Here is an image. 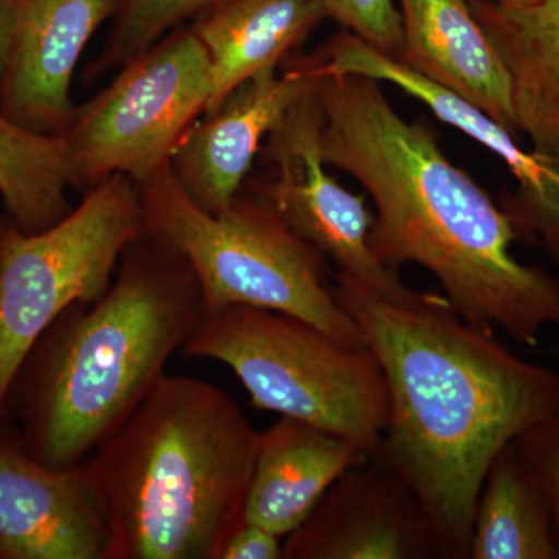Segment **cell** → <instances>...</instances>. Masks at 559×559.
<instances>
[{
  "instance_id": "2",
  "label": "cell",
  "mask_w": 559,
  "mask_h": 559,
  "mask_svg": "<svg viewBox=\"0 0 559 559\" xmlns=\"http://www.w3.org/2000/svg\"><path fill=\"white\" fill-rule=\"evenodd\" d=\"M316 97L323 160L373 201L369 241L381 263L425 267L463 319L525 347L559 330V277L516 259L509 212L448 159L432 131L396 112L381 81L320 75Z\"/></svg>"
},
{
  "instance_id": "25",
  "label": "cell",
  "mask_w": 559,
  "mask_h": 559,
  "mask_svg": "<svg viewBox=\"0 0 559 559\" xmlns=\"http://www.w3.org/2000/svg\"><path fill=\"white\" fill-rule=\"evenodd\" d=\"M14 11L11 0H0V86L9 62L11 39H13Z\"/></svg>"
},
{
  "instance_id": "16",
  "label": "cell",
  "mask_w": 559,
  "mask_h": 559,
  "mask_svg": "<svg viewBox=\"0 0 559 559\" xmlns=\"http://www.w3.org/2000/svg\"><path fill=\"white\" fill-rule=\"evenodd\" d=\"M371 455L334 433L289 417L260 430L245 522L285 539L345 471Z\"/></svg>"
},
{
  "instance_id": "3",
  "label": "cell",
  "mask_w": 559,
  "mask_h": 559,
  "mask_svg": "<svg viewBox=\"0 0 559 559\" xmlns=\"http://www.w3.org/2000/svg\"><path fill=\"white\" fill-rule=\"evenodd\" d=\"M204 318L200 286L178 253L143 231L100 299L51 323L22 364L24 444L55 468H79L138 411Z\"/></svg>"
},
{
  "instance_id": "10",
  "label": "cell",
  "mask_w": 559,
  "mask_h": 559,
  "mask_svg": "<svg viewBox=\"0 0 559 559\" xmlns=\"http://www.w3.org/2000/svg\"><path fill=\"white\" fill-rule=\"evenodd\" d=\"M318 75H360L385 81L432 110L437 119L479 142L507 165L518 194L507 212L518 231L539 242L559 260V164L525 151L518 138L484 110L381 53L347 31L337 33L316 57Z\"/></svg>"
},
{
  "instance_id": "6",
  "label": "cell",
  "mask_w": 559,
  "mask_h": 559,
  "mask_svg": "<svg viewBox=\"0 0 559 559\" xmlns=\"http://www.w3.org/2000/svg\"><path fill=\"white\" fill-rule=\"evenodd\" d=\"M229 367L252 406L300 419L377 454L389 392L369 347H349L285 312L234 307L204 312L182 349Z\"/></svg>"
},
{
  "instance_id": "18",
  "label": "cell",
  "mask_w": 559,
  "mask_h": 559,
  "mask_svg": "<svg viewBox=\"0 0 559 559\" xmlns=\"http://www.w3.org/2000/svg\"><path fill=\"white\" fill-rule=\"evenodd\" d=\"M319 0H223L191 24L210 62L205 114L288 53L325 20Z\"/></svg>"
},
{
  "instance_id": "4",
  "label": "cell",
  "mask_w": 559,
  "mask_h": 559,
  "mask_svg": "<svg viewBox=\"0 0 559 559\" xmlns=\"http://www.w3.org/2000/svg\"><path fill=\"white\" fill-rule=\"evenodd\" d=\"M259 441L223 389L165 374L83 463L108 559H221L245 524Z\"/></svg>"
},
{
  "instance_id": "20",
  "label": "cell",
  "mask_w": 559,
  "mask_h": 559,
  "mask_svg": "<svg viewBox=\"0 0 559 559\" xmlns=\"http://www.w3.org/2000/svg\"><path fill=\"white\" fill-rule=\"evenodd\" d=\"M68 154L62 135L39 134L0 114V198L7 218L36 234L69 215Z\"/></svg>"
},
{
  "instance_id": "15",
  "label": "cell",
  "mask_w": 559,
  "mask_h": 559,
  "mask_svg": "<svg viewBox=\"0 0 559 559\" xmlns=\"http://www.w3.org/2000/svg\"><path fill=\"white\" fill-rule=\"evenodd\" d=\"M401 62L520 135L509 70L471 0H396Z\"/></svg>"
},
{
  "instance_id": "9",
  "label": "cell",
  "mask_w": 559,
  "mask_h": 559,
  "mask_svg": "<svg viewBox=\"0 0 559 559\" xmlns=\"http://www.w3.org/2000/svg\"><path fill=\"white\" fill-rule=\"evenodd\" d=\"M316 86L264 140L260 153L272 168L274 179L259 190L290 229L336 264L337 272L359 280L381 296H414L417 290L381 263L370 248L373 218L367 209V198L342 187L326 170L329 165L320 146L322 112Z\"/></svg>"
},
{
  "instance_id": "23",
  "label": "cell",
  "mask_w": 559,
  "mask_h": 559,
  "mask_svg": "<svg viewBox=\"0 0 559 559\" xmlns=\"http://www.w3.org/2000/svg\"><path fill=\"white\" fill-rule=\"evenodd\" d=\"M514 443L549 499L559 549V409L525 430Z\"/></svg>"
},
{
  "instance_id": "11",
  "label": "cell",
  "mask_w": 559,
  "mask_h": 559,
  "mask_svg": "<svg viewBox=\"0 0 559 559\" xmlns=\"http://www.w3.org/2000/svg\"><path fill=\"white\" fill-rule=\"evenodd\" d=\"M443 558L436 528L409 485L380 459L345 471L299 527L283 559Z\"/></svg>"
},
{
  "instance_id": "24",
  "label": "cell",
  "mask_w": 559,
  "mask_h": 559,
  "mask_svg": "<svg viewBox=\"0 0 559 559\" xmlns=\"http://www.w3.org/2000/svg\"><path fill=\"white\" fill-rule=\"evenodd\" d=\"M221 559H283V538L271 530L245 522L227 540Z\"/></svg>"
},
{
  "instance_id": "13",
  "label": "cell",
  "mask_w": 559,
  "mask_h": 559,
  "mask_svg": "<svg viewBox=\"0 0 559 559\" xmlns=\"http://www.w3.org/2000/svg\"><path fill=\"white\" fill-rule=\"evenodd\" d=\"M13 39L0 86V114L25 130L62 135L76 116L73 73L119 0H11Z\"/></svg>"
},
{
  "instance_id": "17",
  "label": "cell",
  "mask_w": 559,
  "mask_h": 559,
  "mask_svg": "<svg viewBox=\"0 0 559 559\" xmlns=\"http://www.w3.org/2000/svg\"><path fill=\"white\" fill-rule=\"evenodd\" d=\"M509 70L518 130L559 164V0L503 5L471 0Z\"/></svg>"
},
{
  "instance_id": "7",
  "label": "cell",
  "mask_w": 559,
  "mask_h": 559,
  "mask_svg": "<svg viewBox=\"0 0 559 559\" xmlns=\"http://www.w3.org/2000/svg\"><path fill=\"white\" fill-rule=\"evenodd\" d=\"M142 234L139 186L123 175L92 187L49 229L25 234L0 221V418L36 342L72 305L100 299Z\"/></svg>"
},
{
  "instance_id": "26",
  "label": "cell",
  "mask_w": 559,
  "mask_h": 559,
  "mask_svg": "<svg viewBox=\"0 0 559 559\" xmlns=\"http://www.w3.org/2000/svg\"><path fill=\"white\" fill-rule=\"evenodd\" d=\"M496 2L503 3V5H532V3L539 2V0H496Z\"/></svg>"
},
{
  "instance_id": "5",
  "label": "cell",
  "mask_w": 559,
  "mask_h": 559,
  "mask_svg": "<svg viewBox=\"0 0 559 559\" xmlns=\"http://www.w3.org/2000/svg\"><path fill=\"white\" fill-rule=\"evenodd\" d=\"M143 231L186 261L204 312L242 305L285 312L349 347L362 331L334 299L326 259L299 237L260 190L241 189L219 213L198 207L170 167L138 183Z\"/></svg>"
},
{
  "instance_id": "1",
  "label": "cell",
  "mask_w": 559,
  "mask_h": 559,
  "mask_svg": "<svg viewBox=\"0 0 559 559\" xmlns=\"http://www.w3.org/2000/svg\"><path fill=\"white\" fill-rule=\"evenodd\" d=\"M334 299L384 373L389 421L373 457L428 513L444 559H468L492 460L559 409V370L530 362L439 293L395 299L337 272Z\"/></svg>"
},
{
  "instance_id": "21",
  "label": "cell",
  "mask_w": 559,
  "mask_h": 559,
  "mask_svg": "<svg viewBox=\"0 0 559 559\" xmlns=\"http://www.w3.org/2000/svg\"><path fill=\"white\" fill-rule=\"evenodd\" d=\"M221 2L223 0H119L112 32L100 57L92 61L84 73V80L94 81L123 68L183 22L197 20Z\"/></svg>"
},
{
  "instance_id": "8",
  "label": "cell",
  "mask_w": 559,
  "mask_h": 559,
  "mask_svg": "<svg viewBox=\"0 0 559 559\" xmlns=\"http://www.w3.org/2000/svg\"><path fill=\"white\" fill-rule=\"evenodd\" d=\"M209 98L207 51L191 27L176 28L76 109L62 134L70 187L86 193L109 176L142 183L159 175Z\"/></svg>"
},
{
  "instance_id": "12",
  "label": "cell",
  "mask_w": 559,
  "mask_h": 559,
  "mask_svg": "<svg viewBox=\"0 0 559 559\" xmlns=\"http://www.w3.org/2000/svg\"><path fill=\"white\" fill-rule=\"evenodd\" d=\"M319 75L314 57L286 72L261 70L230 92L187 131L170 160L171 175L198 207L219 213L238 197L270 132L308 92Z\"/></svg>"
},
{
  "instance_id": "14",
  "label": "cell",
  "mask_w": 559,
  "mask_h": 559,
  "mask_svg": "<svg viewBox=\"0 0 559 559\" xmlns=\"http://www.w3.org/2000/svg\"><path fill=\"white\" fill-rule=\"evenodd\" d=\"M83 465L61 469L0 439V559H108Z\"/></svg>"
},
{
  "instance_id": "22",
  "label": "cell",
  "mask_w": 559,
  "mask_h": 559,
  "mask_svg": "<svg viewBox=\"0 0 559 559\" xmlns=\"http://www.w3.org/2000/svg\"><path fill=\"white\" fill-rule=\"evenodd\" d=\"M325 16L390 58L401 60L403 21L396 0H319Z\"/></svg>"
},
{
  "instance_id": "19",
  "label": "cell",
  "mask_w": 559,
  "mask_h": 559,
  "mask_svg": "<svg viewBox=\"0 0 559 559\" xmlns=\"http://www.w3.org/2000/svg\"><path fill=\"white\" fill-rule=\"evenodd\" d=\"M468 559H559L549 499L514 441L481 484Z\"/></svg>"
}]
</instances>
